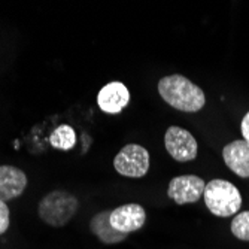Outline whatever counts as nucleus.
<instances>
[{
	"label": "nucleus",
	"instance_id": "obj_1",
	"mask_svg": "<svg viewBox=\"0 0 249 249\" xmlns=\"http://www.w3.org/2000/svg\"><path fill=\"white\" fill-rule=\"evenodd\" d=\"M158 94L180 112H198L206 105L203 89L182 75H169L158 81Z\"/></svg>",
	"mask_w": 249,
	"mask_h": 249
},
{
	"label": "nucleus",
	"instance_id": "obj_2",
	"mask_svg": "<svg viewBox=\"0 0 249 249\" xmlns=\"http://www.w3.org/2000/svg\"><path fill=\"white\" fill-rule=\"evenodd\" d=\"M205 205L211 213L219 218L234 216L242 208V196L237 187L225 179H212L206 184Z\"/></svg>",
	"mask_w": 249,
	"mask_h": 249
},
{
	"label": "nucleus",
	"instance_id": "obj_3",
	"mask_svg": "<svg viewBox=\"0 0 249 249\" xmlns=\"http://www.w3.org/2000/svg\"><path fill=\"white\" fill-rule=\"evenodd\" d=\"M79 208L78 198L63 190H55L43 196L39 201L37 213L51 227H63L69 222Z\"/></svg>",
	"mask_w": 249,
	"mask_h": 249
},
{
	"label": "nucleus",
	"instance_id": "obj_4",
	"mask_svg": "<svg viewBox=\"0 0 249 249\" xmlns=\"http://www.w3.org/2000/svg\"><path fill=\"white\" fill-rule=\"evenodd\" d=\"M115 170L127 178H143L149 170V152L138 143H128L114 158Z\"/></svg>",
	"mask_w": 249,
	"mask_h": 249
},
{
	"label": "nucleus",
	"instance_id": "obj_5",
	"mask_svg": "<svg viewBox=\"0 0 249 249\" xmlns=\"http://www.w3.org/2000/svg\"><path fill=\"white\" fill-rule=\"evenodd\" d=\"M164 146L172 155L173 160L179 163H187L196 160L198 145L194 136L178 125H170L164 134Z\"/></svg>",
	"mask_w": 249,
	"mask_h": 249
},
{
	"label": "nucleus",
	"instance_id": "obj_6",
	"mask_svg": "<svg viewBox=\"0 0 249 249\" xmlns=\"http://www.w3.org/2000/svg\"><path fill=\"white\" fill-rule=\"evenodd\" d=\"M206 182L200 176L196 175H180L173 178L169 187H167V196L172 198L176 205H190L196 203L201 198L205 193Z\"/></svg>",
	"mask_w": 249,
	"mask_h": 249
},
{
	"label": "nucleus",
	"instance_id": "obj_7",
	"mask_svg": "<svg viewBox=\"0 0 249 249\" xmlns=\"http://www.w3.org/2000/svg\"><path fill=\"white\" fill-rule=\"evenodd\" d=\"M110 225L118 233L130 234L141 230L146 222V212L138 203H128L110 211Z\"/></svg>",
	"mask_w": 249,
	"mask_h": 249
},
{
	"label": "nucleus",
	"instance_id": "obj_8",
	"mask_svg": "<svg viewBox=\"0 0 249 249\" xmlns=\"http://www.w3.org/2000/svg\"><path fill=\"white\" fill-rule=\"evenodd\" d=\"M128 103H130V91L120 81H112L106 84L105 87H102V89L97 94V105L105 114H110V115L121 114Z\"/></svg>",
	"mask_w": 249,
	"mask_h": 249
},
{
	"label": "nucleus",
	"instance_id": "obj_9",
	"mask_svg": "<svg viewBox=\"0 0 249 249\" xmlns=\"http://www.w3.org/2000/svg\"><path fill=\"white\" fill-rule=\"evenodd\" d=\"M27 187V176L18 167L0 166V200L9 201L19 197Z\"/></svg>",
	"mask_w": 249,
	"mask_h": 249
},
{
	"label": "nucleus",
	"instance_id": "obj_10",
	"mask_svg": "<svg viewBox=\"0 0 249 249\" xmlns=\"http://www.w3.org/2000/svg\"><path fill=\"white\" fill-rule=\"evenodd\" d=\"M222 158L227 167L240 178H249V143L233 141L222 148Z\"/></svg>",
	"mask_w": 249,
	"mask_h": 249
},
{
	"label": "nucleus",
	"instance_id": "obj_11",
	"mask_svg": "<svg viewBox=\"0 0 249 249\" xmlns=\"http://www.w3.org/2000/svg\"><path fill=\"white\" fill-rule=\"evenodd\" d=\"M109 216H110V211L99 212L97 215L93 216L91 222H89V229H91V233L96 234L99 240L103 242L105 245H115V243L123 242L127 237V234L118 233L112 227Z\"/></svg>",
	"mask_w": 249,
	"mask_h": 249
},
{
	"label": "nucleus",
	"instance_id": "obj_12",
	"mask_svg": "<svg viewBox=\"0 0 249 249\" xmlns=\"http://www.w3.org/2000/svg\"><path fill=\"white\" fill-rule=\"evenodd\" d=\"M50 143L55 149L69 151L76 143V133H75V130L71 125L61 124V125H58L51 133V136H50Z\"/></svg>",
	"mask_w": 249,
	"mask_h": 249
},
{
	"label": "nucleus",
	"instance_id": "obj_13",
	"mask_svg": "<svg viewBox=\"0 0 249 249\" xmlns=\"http://www.w3.org/2000/svg\"><path fill=\"white\" fill-rule=\"evenodd\" d=\"M231 233L236 239L249 242V211H243L234 215L231 221Z\"/></svg>",
	"mask_w": 249,
	"mask_h": 249
},
{
	"label": "nucleus",
	"instance_id": "obj_14",
	"mask_svg": "<svg viewBox=\"0 0 249 249\" xmlns=\"http://www.w3.org/2000/svg\"><path fill=\"white\" fill-rule=\"evenodd\" d=\"M11 225V211L5 201L0 200V234L8 231Z\"/></svg>",
	"mask_w": 249,
	"mask_h": 249
},
{
	"label": "nucleus",
	"instance_id": "obj_15",
	"mask_svg": "<svg viewBox=\"0 0 249 249\" xmlns=\"http://www.w3.org/2000/svg\"><path fill=\"white\" fill-rule=\"evenodd\" d=\"M240 130H242L243 141H246V142L249 143V112H246V115H245L243 120H242Z\"/></svg>",
	"mask_w": 249,
	"mask_h": 249
}]
</instances>
